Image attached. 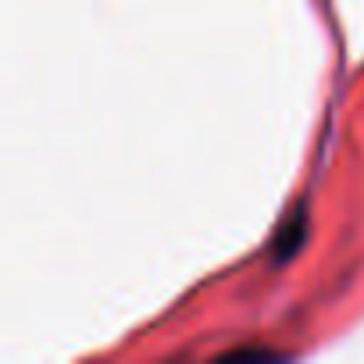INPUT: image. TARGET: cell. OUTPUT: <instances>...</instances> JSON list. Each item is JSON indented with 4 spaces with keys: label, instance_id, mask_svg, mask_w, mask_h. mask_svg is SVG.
Masks as SVG:
<instances>
[{
    "label": "cell",
    "instance_id": "cell-1",
    "mask_svg": "<svg viewBox=\"0 0 364 364\" xmlns=\"http://www.w3.org/2000/svg\"><path fill=\"white\" fill-rule=\"evenodd\" d=\"M289 229H293L289 236L282 232V236L275 240V257H279V261H282V257H289V254L296 250V243L304 240V229H307V225H304V208H300V211L289 218Z\"/></svg>",
    "mask_w": 364,
    "mask_h": 364
}]
</instances>
